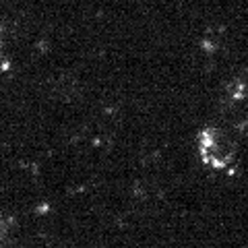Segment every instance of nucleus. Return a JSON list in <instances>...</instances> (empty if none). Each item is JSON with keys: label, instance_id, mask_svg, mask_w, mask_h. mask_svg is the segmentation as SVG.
<instances>
[{"label": "nucleus", "instance_id": "obj_1", "mask_svg": "<svg viewBox=\"0 0 248 248\" xmlns=\"http://www.w3.org/2000/svg\"><path fill=\"white\" fill-rule=\"evenodd\" d=\"M195 155L207 172L230 174L238 166L240 141L223 124L205 122L195 133Z\"/></svg>", "mask_w": 248, "mask_h": 248}]
</instances>
